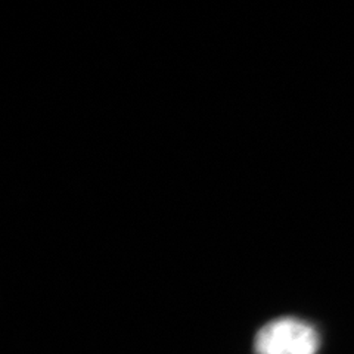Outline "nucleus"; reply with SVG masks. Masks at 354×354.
I'll return each mask as SVG.
<instances>
[{
	"mask_svg": "<svg viewBox=\"0 0 354 354\" xmlns=\"http://www.w3.org/2000/svg\"><path fill=\"white\" fill-rule=\"evenodd\" d=\"M319 346L317 330L294 317L272 320L257 332L254 341L257 354H316Z\"/></svg>",
	"mask_w": 354,
	"mask_h": 354,
	"instance_id": "1",
	"label": "nucleus"
}]
</instances>
